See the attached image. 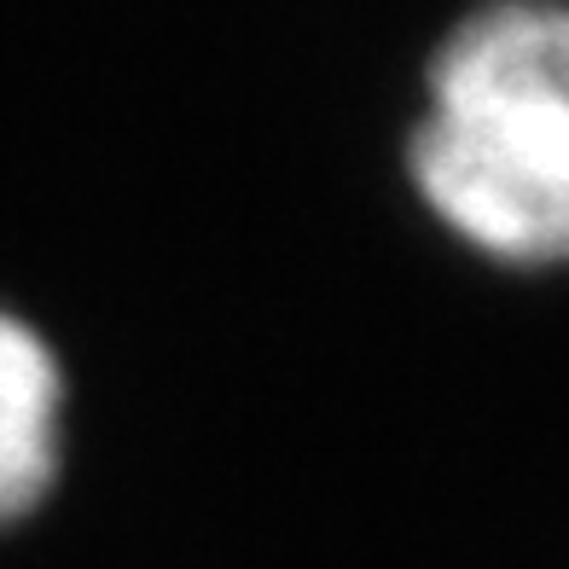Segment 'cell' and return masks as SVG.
<instances>
[{
    "label": "cell",
    "mask_w": 569,
    "mask_h": 569,
    "mask_svg": "<svg viewBox=\"0 0 569 569\" xmlns=\"http://www.w3.org/2000/svg\"><path fill=\"white\" fill-rule=\"evenodd\" d=\"M430 221L482 262L569 268V0H495L430 47L401 146Z\"/></svg>",
    "instance_id": "obj_1"
},
{
    "label": "cell",
    "mask_w": 569,
    "mask_h": 569,
    "mask_svg": "<svg viewBox=\"0 0 569 569\" xmlns=\"http://www.w3.org/2000/svg\"><path fill=\"white\" fill-rule=\"evenodd\" d=\"M70 378L41 331L0 308V529L36 517L64 477Z\"/></svg>",
    "instance_id": "obj_2"
}]
</instances>
